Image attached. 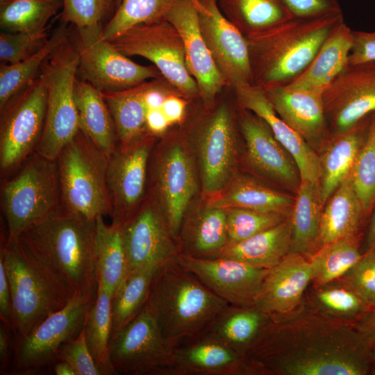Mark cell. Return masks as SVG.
Returning a JSON list of instances; mask_svg holds the SVG:
<instances>
[{
    "mask_svg": "<svg viewBox=\"0 0 375 375\" xmlns=\"http://www.w3.org/2000/svg\"><path fill=\"white\" fill-rule=\"evenodd\" d=\"M372 348L356 324L305 308L270 317L247 357L257 374L365 375Z\"/></svg>",
    "mask_w": 375,
    "mask_h": 375,
    "instance_id": "1",
    "label": "cell"
},
{
    "mask_svg": "<svg viewBox=\"0 0 375 375\" xmlns=\"http://www.w3.org/2000/svg\"><path fill=\"white\" fill-rule=\"evenodd\" d=\"M96 219H88L60 207L17 238L74 297H95L98 289Z\"/></svg>",
    "mask_w": 375,
    "mask_h": 375,
    "instance_id": "2",
    "label": "cell"
},
{
    "mask_svg": "<svg viewBox=\"0 0 375 375\" xmlns=\"http://www.w3.org/2000/svg\"><path fill=\"white\" fill-rule=\"evenodd\" d=\"M343 21L339 10L316 16L293 17L269 29L245 35L252 85L262 90L289 85Z\"/></svg>",
    "mask_w": 375,
    "mask_h": 375,
    "instance_id": "3",
    "label": "cell"
},
{
    "mask_svg": "<svg viewBox=\"0 0 375 375\" xmlns=\"http://www.w3.org/2000/svg\"><path fill=\"white\" fill-rule=\"evenodd\" d=\"M228 305L174 258L156 270L144 307L174 348L203 335Z\"/></svg>",
    "mask_w": 375,
    "mask_h": 375,
    "instance_id": "4",
    "label": "cell"
},
{
    "mask_svg": "<svg viewBox=\"0 0 375 375\" xmlns=\"http://www.w3.org/2000/svg\"><path fill=\"white\" fill-rule=\"evenodd\" d=\"M0 258L10 289L15 337L26 335L74 297L65 285L18 238L6 237L1 244Z\"/></svg>",
    "mask_w": 375,
    "mask_h": 375,
    "instance_id": "5",
    "label": "cell"
},
{
    "mask_svg": "<svg viewBox=\"0 0 375 375\" xmlns=\"http://www.w3.org/2000/svg\"><path fill=\"white\" fill-rule=\"evenodd\" d=\"M56 161L60 207L91 220L110 216L108 156L79 130Z\"/></svg>",
    "mask_w": 375,
    "mask_h": 375,
    "instance_id": "6",
    "label": "cell"
},
{
    "mask_svg": "<svg viewBox=\"0 0 375 375\" xmlns=\"http://www.w3.org/2000/svg\"><path fill=\"white\" fill-rule=\"evenodd\" d=\"M78 67V54L67 33L40 71L47 90V109L43 131L35 152L50 160H56L80 130L74 94Z\"/></svg>",
    "mask_w": 375,
    "mask_h": 375,
    "instance_id": "7",
    "label": "cell"
},
{
    "mask_svg": "<svg viewBox=\"0 0 375 375\" xmlns=\"http://www.w3.org/2000/svg\"><path fill=\"white\" fill-rule=\"evenodd\" d=\"M24 163L1 187V208L9 238H17L60 208L56 161L34 152Z\"/></svg>",
    "mask_w": 375,
    "mask_h": 375,
    "instance_id": "8",
    "label": "cell"
},
{
    "mask_svg": "<svg viewBox=\"0 0 375 375\" xmlns=\"http://www.w3.org/2000/svg\"><path fill=\"white\" fill-rule=\"evenodd\" d=\"M95 297H74L63 308L50 315L26 335L15 337L10 374L31 375L52 369L61 347L82 331Z\"/></svg>",
    "mask_w": 375,
    "mask_h": 375,
    "instance_id": "9",
    "label": "cell"
},
{
    "mask_svg": "<svg viewBox=\"0 0 375 375\" xmlns=\"http://www.w3.org/2000/svg\"><path fill=\"white\" fill-rule=\"evenodd\" d=\"M103 28V25L75 27L72 42L78 54L81 79L105 92L126 90L162 76L155 66L139 65L120 52L104 37Z\"/></svg>",
    "mask_w": 375,
    "mask_h": 375,
    "instance_id": "10",
    "label": "cell"
},
{
    "mask_svg": "<svg viewBox=\"0 0 375 375\" xmlns=\"http://www.w3.org/2000/svg\"><path fill=\"white\" fill-rule=\"evenodd\" d=\"M47 90L40 73L0 110L1 176L18 168L35 152L44 128Z\"/></svg>",
    "mask_w": 375,
    "mask_h": 375,
    "instance_id": "11",
    "label": "cell"
},
{
    "mask_svg": "<svg viewBox=\"0 0 375 375\" xmlns=\"http://www.w3.org/2000/svg\"><path fill=\"white\" fill-rule=\"evenodd\" d=\"M109 41L126 56H139L152 62L185 97L199 96L197 84L187 67L181 36L167 20L132 26Z\"/></svg>",
    "mask_w": 375,
    "mask_h": 375,
    "instance_id": "12",
    "label": "cell"
},
{
    "mask_svg": "<svg viewBox=\"0 0 375 375\" xmlns=\"http://www.w3.org/2000/svg\"><path fill=\"white\" fill-rule=\"evenodd\" d=\"M172 349L145 307L127 326L111 335L109 342L116 374L165 375Z\"/></svg>",
    "mask_w": 375,
    "mask_h": 375,
    "instance_id": "13",
    "label": "cell"
},
{
    "mask_svg": "<svg viewBox=\"0 0 375 375\" xmlns=\"http://www.w3.org/2000/svg\"><path fill=\"white\" fill-rule=\"evenodd\" d=\"M153 135L126 147L118 144L108 157L106 183L113 226L122 227L146 198Z\"/></svg>",
    "mask_w": 375,
    "mask_h": 375,
    "instance_id": "14",
    "label": "cell"
},
{
    "mask_svg": "<svg viewBox=\"0 0 375 375\" xmlns=\"http://www.w3.org/2000/svg\"><path fill=\"white\" fill-rule=\"evenodd\" d=\"M333 134L352 128L375 113V62L348 64L322 93Z\"/></svg>",
    "mask_w": 375,
    "mask_h": 375,
    "instance_id": "15",
    "label": "cell"
},
{
    "mask_svg": "<svg viewBox=\"0 0 375 375\" xmlns=\"http://www.w3.org/2000/svg\"><path fill=\"white\" fill-rule=\"evenodd\" d=\"M213 108L197 131L202 188L209 199L223 190L231 180L236 146L231 107L222 102Z\"/></svg>",
    "mask_w": 375,
    "mask_h": 375,
    "instance_id": "16",
    "label": "cell"
},
{
    "mask_svg": "<svg viewBox=\"0 0 375 375\" xmlns=\"http://www.w3.org/2000/svg\"><path fill=\"white\" fill-rule=\"evenodd\" d=\"M128 272L160 266L180 253L158 201L151 194L122 226Z\"/></svg>",
    "mask_w": 375,
    "mask_h": 375,
    "instance_id": "17",
    "label": "cell"
},
{
    "mask_svg": "<svg viewBox=\"0 0 375 375\" xmlns=\"http://www.w3.org/2000/svg\"><path fill=\"white\" fill-rule=\"evenodd\" d=\"M199 24L213 60L232 89L252 84L248 47L242 33L221 12L217 0H199Z\"/></svg>",
    "mask_w": 375,
    "mask_h": 375,
    "instance_id": "18",
    "label": "cell"
},
{
    "mask_svg": "<svg viewBox=\"0 0 375 375\" xmlns=\"http://www.w3.org/2000/svg\"><path fill=\"white\" fill-rule=\"evenodd\" d=\"M176 260L229 305L254 306L269 269L238 260H205L179 253Z\"/></svg>",
    "mask_w": 375,
    "mask_h": 375,
    "instance_id": "19",
    "label": "cell"
},
{
    "mask_svg": "<svg viewBox=\"0 0 375 375\" xmlns=\"http://www.w3.org/2000/svg\"><path fill=\"white\" fill-rule=\"evenodd\" d=\"M154 189L170 231L176 239L188 205L197 189L191 158L178 144L158 153L152 169Z\"/></svg>",
    "mask_w": 375,
    "mask_h": 375,
    "instance_id": "20",
    "label": "cell"
},
{
    "mask_svg": "<svg viewBox=\"0 0 375 375\" xmlns=\"http://www.w3.org/2000/svg\"><path fill=\"white\" fill-rule=\"evenodd\" d=\"M165 19L181 36L187 67L197 84L205 108H212L216 97L227 84L202 37L197 6L192 0H178Z\"/></svg>",
    "mask_w": 375,
    "mask_h": 375,
    "instance_id": "21",
    "label": "cell"
},
{
    "mask_svg": "<svg viewBox=\"0 0 375 375\" xmlns=\"http://www.w3.org/2000/svg\"><path fill=\"white\" fill-rule=\"evenodd\" d=\"M233 90L238 106L262 119L276 139L292 156L301 181L319 183L320 158L310 144L278 116L264 91L249 83L238 84Z\"/></svg>",
    "mask_w": 375,
    "mask_h": 375,
    "instance_id": "22",
    "label": "cell"
},
{
    "mask_svg": "<svg viewBox=\"0 0 375 375\" xmlns=\"http://www.w3.org/2000/svg\"><path fill=\"white\" fill-rule=\"evenodd\" d=\"M256 374L251 360L209 335L172 348L165 375Z\"/></svg>",
    "mask_w": 375,
    "mask_h": 375,
    "instance_id": "23",
    "label": "cell"
},
{
    "mask_svg": "<svg viewBox=\"0 0 375 375\" xmlns=\"http://www.w3.org/2000/svg\"><path fill=\"white\" fill-rule=\"evenodd\" d=\"M238 108V124L246 142L250 162L268 177L298 189L301 178L292 156L276 139L262 119L250 110Z\"/></svg>",
    "mask_w": 375,
    "mask_h": 375,
    "instance_id": "24",
    "label": "cell"
},
{
    "mask_svg": "<svg viewBox=\"0 0 375 375\" xmlns=\"http://www.w3.org/2000/svg\"><path fill=\"white\" fill-rule=\"evenodd\" d=\"M312 280L310 260L301 253H289L269 269L255 305L270 317L288 315L299 306Z\"/></svg>",
    "mask_w": 375,
    "mask_h": 375,
    "instance_id": "25",
    "label": "cell"
},
{
    "mask_svg": "<svg viewBox=\"0 0 375 375\" xmlns=\"http://www.w3.org/2000/svg\"><path fill=\"white\" fill-rule=\"evenodd\" d=\"M262 90L278 116L308 143L328 135L322 93L287 87Z\"/></svg>",
    "mask_w": 375,
    "mask_h": 375,
    "instance_id": "26",
    "label": "cell"
},
{
    "mask_svg": "<svg viewBox=\"0 0 375 375\" xmlns=\"http://www.w3.org/2000/svg\"><path fill=\"white\" fill-rule=\"evenodd\" d=\"M352 45L353 30L343 21L326 38L302 74L285 87L323 93L349 64Z\"/></svg>",
    "mask_w": 375,
    "mask_h": 375,
    "instance_id": "27",
    "label": "cell"
},
{
    "mask_svg": "<svg viewBox=\"0 0 375 375\" xmlns=\"http://www.w3.org/2000/svg\"><path fill=\"white\" fill-rule=\"evenodd\" d=\"M179 237L180 253L199 259L221 258L228 242L226 209L207 205L193 217L184 218Z\"/></svg>",
    "mask_w": 375,
    "mask_h": 375,
    "instance_id": "28",
    "label": "cell"
},
{
    "mask_svg": "<svg viewBox=\"0 0 375 375\" xmlns=\"http://www.w3.org/2000/svg\"><path fill=\"white\" fill-rule=\"evenodd\" d=\"M372 115L364 118L344 133L333 134V140L322 159L320 158L319 186L323 205L350 176L356 156L365 140Z\"/></svg>",
    "mask_w": 375,
    "mask_h": 375,
    "instance_id": "29",
    "label": "cell"
},
{
    "mask_svg": "<svg viewBox=\"0 0 375 375\" xmlns=\"http://www.w3.org/2000/svg\"><path fill=\"white\" fill-rule=\"evenodd\" d=\"M74 94L80 130L108 158L118 145V140L101 92L86 81L76 78Z\"/></svg>",
    "mask_w": 375,
    "mask_h": 375,
    "instance_id": "30",
    "label": "cell"
},
{
    "mask_svg": "<svg viewBox=\"0 0 375 375\" xmlns=\"http://www.w3.org/2000/svg\"><path fill=\"white\" fill-rule=\"evenodd\" d=\"M326 203L317 238L320 246L342 239L357 238L366 214L353 188L351 176L342 182Z\"/></svg>",
    "mask_w": 375,
    "mask_h": 375,
    "instance_id": "31",
    "label": "cell"
},
{
    "mask_svg": "<svg viewBox=\"0 0 375 375\" xmlns=\"http://www.w3.org/2000/svg\"><path fill=\"white\" fill-rule=\"evenodd\" d=\"M269 319L270 316L256 305H228L213 321L205 334L247 357Z\"/></svg>",
    "mask_w": 375,
    "mask_h": 375,
    "instance_id": "32",
    "label": "cell"
},
{
    "mask_svg": "<svg viewBox=\"0 0 375 375\" xmlns=\"http://www.w3.org/2000/svg\"><path fill=\"white\" fill-rule=\"evenodd\" d=\"M290 215L278 224L244 240L227 245L221 258H233L255 267L270 269L290 252Z\"/></svg>",
    "mask_w": 375,
    "mask_h": 375,
    "instance_id": "33",
    "label": "cell"
},
{
    "mask_svg": "<svg viewBox=\"0 0 375 375\" xmlns=\"http://www.w3.org/2000/svg\"><path fill=\"white\" fill-rule=\"evenodd\" d=\"M149 81L132 88L101 92L115 126L118 144L126 147L152 135L146 122Z\"/></svg>",
    "mask_w": 375,
    "mask_h": 375,
    "instance_id": "34",
    "label": "cell"
},
{
    "mask_svg": "<svg viewBox=\"0 0 375 375\" xmlns=\"http://www.w3.org/2000/svg\"><path fill=\"white\" fill-rule=\"evenodd\" d=\"M294 199L247 176L231 180L226 188L209 199L208 206L225 209L242 208L290 215Z\"/></svg>",
    "mask_w": 375,
    "mask_h": 375,
    "instance_id": "35",
    "label": "cell"
},
{
    "mask_svg": "<svg viewBox=\"0 0 375 375\" xmlns=\"http://www.w3.org/2000/svg\"><path fill=\"white\" fill-rule=\"evenodd\" d=\"M95 260L98 283L112 294L128 272L122 227L107 225L103 217L96 219Z\"/></svg>",
    "mask_w": 375,
    "mask_h": 375,
    "instance_id": "36",
    "label": "cell"
},
{
    "mask_svg": "<svg viewBox=\"0 0 375 375\" xmlns=\"http://www.w3.org/2000/svg\"><path fill=\"white\" fill-rule=\"evenodd\" d=\"M217 3L222 14L244 36L294 17L283 0H219Z\"/></svg>",
    "mask_w": 375,
    "mask_h": 375,
    "instance_id": "37",
    "label": "cell"
},
{
    "mask_svg": "<svg viewBox=\"0 0 375 375\" xmlns=\"http://www.w3.org/2000/svg\"><path fill=\"white\" fill-rule=\"evenodd\" d=\"M322 206L319 183L301 181L290 215L289 253L303 254L317 242Z\"/></svg>",
    "mask_w": 375,
    "mask_h": 375,
    "instance_id": "38",
    "label": "cell"
},
{
    "mask_svg": "<svg viewBox=\"0 0 375 375\" xmlns=\"http://www.w3.org/2000/svg\"><path fill=\"white\" fill-rule=\"evenodd\" d=\"M158 267L152 265L133 269L119 285L111 299V335L127 326L142 310Z\"/></svg>",
    "mask_w": 375,
    "mask_h": 375,
    "instance_id": "39",
    "label": "cell"
},
{
    "mask_svg": "<svg viewBox=\"0 0 375 375\" xmlns=\"http://www.w3.org/2000/svg\"><path fill=\"white\" fill-rule=\"evenodd\" d=\"M111 293L100 283L85 322L84 331L89 350L103 375L116 374L110 360L112 334Z\"/></svg>",
    "mask_w": 375,
    "mask_h": 375,
    "instance_id": "40",
    "label": "cell"
},
{
    "mask_svg": "<svg viewBox=\"0 0 375 375\" xmlns=\"http://www.w3.org/2000/svg\"><path fill=\"white\" fill-rule=\"evenodd\" d=\"M61 8L62 0H8L0 3L1 31L47 33L49 21Z\"/></svg>",
    "mask_w": 375,
    "mask_h": 375,
    "instance_id": "41",
    "label": "cell"
},
{
    "mask_svg": "<svg viewBox=\"0 0 375 375\" xmlns=\"http://www.w3.org/2000/svg\"><path fill=\"white\" fill-rule=\"evenodd\" d=\"M67 33L62 24L53 31L44 45L29 58L14 64L1 63L0 110L36 77L46 58Z\"/></svg>",
    "mask_w": 375,
    "mask_h": 375,
    "instance_id": "42",
    "label": "cell"
},
{
    "mask_svg": "<svg viewBox=\"0 0 375 375\" xmlns=\"http://www.w3.org/2000/svg\"><path fill=\"white\" fill-rule=\"evenodd\" d=\"M357 238L342 239L320 247L310 259L317 286L342 278L360 258Z\"/></svg>",
    "mask_w": 375,
    "mask_h": 375,
    "instance_id": "43",
    "label": "cell"
},
{
    "mask_svg": "<svg viewBox=\"0 0 375 375\" xmlns=\"http://www.w3.org/2000/svg\"><path fill=\"white\" fill-rule=\"evenodd\" d=\"M317 288L313 294L316 308L333 317L356 324L373 308L346 283Z\"/></svg>",
    "mask_w": 375,
    "mask_h": 375,
    "instance_id": "44",
    "label": "cell"
},
{
    "mask_svg": "<svg viewBox=\"0 0 375 375\" xmlns=\"http://www.w3.org/2000/svg\"><path fill=\"white\" fill-rule=\"evenodd\" d=\"M177 1L122 0L112 17L103 26V35L109 40L132 26L165 19Z\"/></svg>",
    "mask_w": 375,
    "mask_h": 375,
    "instance_id": "45",
    "label": "cell"
},
{
    "mask_svg": "<svg viewBox=\"0 0 375 375\" xmlns=\"http://www.w3.org/2000/svg\"><path fill=\"white\" fill-rule=\"evenodd\" d=\"M355 192L367 215L375 206V113L351 172Z\"/></svg>",
    "mask_w": 375,
    "mask_h": 375,
    "instance_id": "46",
    "label": "cell"
},
{
    "mask_svg": "<svg viewBox=\"0 0 375 375\" xmlns=\"http://www.w3.org/2000/svg\"><path fill=\"white\" fill-rule=\"evenodd\" d=\"M226 210L228 245L244 240L274 226L291 215L242 208H231Z\"/></svg>",
    "mask_w": 375,
    "mask_h": 375,
    "instance_id": "47",
    "label": "cell"
},
{
    "mask_svg": "<svg viewBox=\"0 0 375 375\" xmlns=\"http://www.w3.org/2000/svg\"><path fill=\"white\" fill-rule=\"evenodd\" d=\"M62 19L77 28L102 25L116 10L115 0H62Z\"/></svg>",
    "mask_w": 375,
    "mask_h": 375,
    "instance_id": "48",
    "label": "cell"
},
{
    "mask_svg": "<svg viewBox=\"0 0 375 375\" xmlns=\"http://www.w3.org/2000/svg\"><path fill=\"white\" fill-rule=\"evenodd\" d=\"M48 38L47 33L30 34L1 31L0 33L1 63L14 64L29 58L44 45Z\"/></svg>",
    "mask_w": 375,
    "mask_h": 375,
    "instance_id": "49",
    "label": "cell"
},
{
    "mask_svg": "<svg viewBox=\"0 0 375 375\" xmlns=\"http://www.w3.org/2000/svg\"><path fill=\"white\" fill-rule=\"evenodd\" d=\"M370 306L375 307V247L366 250L342 277Z\"/></svg>",
    "mask_w": 375,
    "mask_h": 375,
    "instance_id": "50",
    "label": "cell"
},
{
    "mask_svg": "<svg viewBox=\"0 0 375 375\" xmlns=\"http://www.w3.org/2000/svg\"><path fill=\"white\" fill-rule=\"evenodd\" d=\"M57 360L68 362L77 375H102L88 347L84 327L76 338L61 347Z\"/></svg>",
    "mask_w": 375,
    "mask_h": 375,
    "instance_id": "51",
    "label": "cell"
},
{
    "mask_svg": "<svg viewBox=\"0 0 375 375\" xmlns=\"http://www.w3.org/2000/svg\"><path fill=\"white\" fill-rule=\"evenodd\" d=\"M294 17L316 16L341 10L338 0H283Z\"/></svg>",
    "mask_w": 375,
    "mask_h": 375,
    "instance_id": "52",
    "label": "cell"
},
{
    "mask_svg": "<svg viewBox=\"0 0 375 375\" xmlns=\"http://www.w3.org/2000/svg\"><path fill=\"white\" fill-rule=\"evenodd\" d=\"M375 62V31H353L349 64Z\"/></svg>",
    "mask_w": 375,
    "mask_h": 375,
    "instance_id": "53",
    "label": "cell"
},
{
    "mask_svg": "<svg viewBox=\"0 0 375 375\" xmlns=\"http://www.w3.org/2000/svg\"><path fill=\"white\" fill-rule=\"evenodd\" d=\"M0 319L13 329L12 299L9 282L3 261L0 258Z\"/></svg>",
    "mask_w": 375,
    "mask_h": 375,
    "instance_id": "54",
    "label": "cell"
},
{
    "mask_svg": "<svg viewBox=\"0 0 375 375\" xmlns=\"http://www.w3.org/2000/svg\"><path fill=\"white\" fill-rule=\"evenodd\" d=\"M12 330L6 324L0 323V372L10 374L14 353L15 337Z\"/></svg>",
    "mask_w": 375,
    "mask_h": 375,
    "instance_id": "55",
    "label": "cell"
},
{
    "mask_svg": "<svg viewBox=\"0 0 375 375\" xmlns=\"http://www.w3.org/2000/svg\"><path fill=\"white\" fill-rule=\"evenodd\" d=\"M185 98L187 97L176 90L165 99L161 110L170 125L179 123L183 120L187 106Z\"/></svg>",
    "mask_w": 375,
    "mask_h": 375,
    "instance_id": "56",
    "label": "cell"
},
{
    "mask_svg": "<svg viewBox=\"0 0 375 375\" xmlns=\"http://www.w3.org/2000/svg\"><path fill=\"white\" fill-rule=\"evenodd\" d=\"M146 122L149 131L153 135L163 133L170 126L161 108L148 109Z\"/></svg>",
    "mask_w": 375,
    "mask_h": 375,
    "instance_id": "57",
    "label": "cell"
},
{
    "mask_svg": "<svg viewBox=\"0 0 375 375\" xmlns=\"http://www.w3.org/2000/svg\"><path fill=\"white\" fill-rule=\"evenodd\" d=\"M356 324L370 344L375 346V307Z\"/></svg>",
    "mask_w": 375,
    "mask_h": 375,
    "instance_id": "58",
    "label": "cell"
},
{
    "mask_svg": "<svg viewBox=\"0 0 375 375\" xmlns=\"http://www.w3.org/2000/svg\"><path fill=\"white\" fill-rule=\"evenodd\" d=\"M51 369L53 373L56 375H77L74 368L65 361H57Z\"/></svg>",
    "mask_w": 375,
    "mask_h": 375,
    "instance_id": "59",
    "label": "cell"
},
{
    "mask_svg": "<svg viewBox=\"0 0 375 375\" xmlns=\"http://www.w3.org/2000/svg\"><path fill=\"white\" fill-rule=\"evenodd\" d=\"M367 250L375 247V208L373 212L366 235Z\"/></svg>",
    "mask_w": 375,
    "mask_h": 375,
    "instance_id": "60",
    "label": "cell"
},
{
    "mask_svg": "<svg viewBox=\"0 0 375 375\" xmlns=\"http://www.w3.org/2000/svg\"><path fill=\"white\" fill-rule=\"evenodd\" d=\"M372 346V373L375 374V346Z\"/></svg>",
    "mask_w": 375,
    "mask_h": 375,
    "instance_id": "61",
    "label": "cell"
},
{
    "mask_svg": "<svg viewBox=\"0 0 375 375\" xmlns=\"http://www.w3.org/2000/svg\"><path fill=\"white\" fill-rule=\"evenodd\" d=\"M192 1H194L195 5L197 6V8H199L200 7V3H199V0H192Z\"/></svg>",
    "mask_w": 375,
    "mask_h": 375,
    "instance_id": "62",
    "label": "cell"
},
{
    "mask_svg": "<svg viewBox=\"0 0 375 375\" xmlns=\"http://www.w3.org/2000/svg\"><path fill=\"white\" fill-rule=\"evenodd\" d=\"M115 4H116V9L117 8V7L119 6L122 0H115Z\"/></svg>",
    "mask_w": 375,
    "mask_h": 375,
    "instance_id": "63",
    "label": "cell"
},
{
    "mask_svg": "<svg viewBox=\"0 0 375 375\" xmlns=\"http://www.w3.org/2000/svg\"><path fill=\"white\" fill-rule=\"evenodd\" d=\"M6 1H8V0H0V3H3V2Z\"/></svg>",
    "mask_w": 375,
    "mask_h": 375,
    "instance_id": "64",
    "label": "cell"
}]
</instances>
